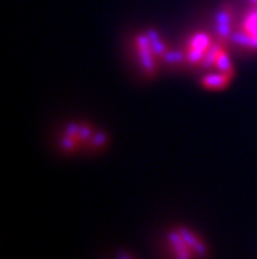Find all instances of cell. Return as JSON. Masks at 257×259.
Returning a JSON list of instances; mask_svg holds the SVG:
<instances>
[{
	"label": "cell",
	"mask_w": 257,
	"mask_h": 259,
	"mask_svg": "<svg viewBox=\"0 0 257 259\" xmlns=\"http://www.w3.org/2000/svg\"><path fill=\"white\" fill-rule=\"evenodd\" d=\"M135 48H137V53L139 56L140 67L143 69L147 75H153L157 72V57L153 54L147 33L138 34L135 38Z\"/></svg>",
	"instance_id": "obj_4"
},
{
	"label": "cell",
	"mask_w": 257,
	"mask_h": 259,
	"mask_svg": "<svg viewBox=\"0 0 257 259\" xmlns=\"http://www.w3.org/2000/svg\"><path fill=\"white\" fill-rule=\"evenodd\" d=\"M146 33L147 36H148V38H150L151 48H152V52L153 54H155V57H157L158 59H162V61H163V58L166 57L167 53L170 52V48L166 45V42L162 39V37H160V34L157 30L148 29Z\"/></svg>",
	"instance_id": "obj_7"
},
{
	"label": "cell",
	"mask_w": 257,
	"mask_h": 259,
	"mask_svg": "<svg viewBox=\"0 0 257 259\" xmlns=\"http://www.w3.org/2000/svg\"><path fill=\"white\" fill-rule=\"evenodd\" d=\"M234 78V74H228V72H219V74H210L201 79L202 87L208 90H223L226 89L231 79Z\"/></svg>",
	"instance_id": "obj_6"
},
{
	"label": "cell",
	"mask_w": 257,
	"mask_h": 259,
	"mask_svg": "<svg viewBox=\"0 0 257 259\" xmlns=\"http://www.w3.org/2000/svg\"><path fill=\"white\" fill-rule=\"evenodd\" d=\"M231 41L248 50H257V7L245 13L239 30L234 32Z\"/></svg>",
	"instance_id": "obj_3"
},
{
	"label": "cell",
	"mask_w": 257,
	"mask_h": 259,
	"mask_svg": "<svg viewBox=\"0 0 257 259\" xmlns=\"http://www.w3.org/2000/svg\"><path fill=\"white\" fill-rule=\"evenodd\" d=\"M234 8L228 4L222 6L221 11L217 15L215 19V33H217V38L221 42L228 45V42L232 38V23H234Z\"/></svg>",
	"instance_id": "obj_5"
},
{
	"label": "cell",
	"mask_w": 257,
	"mask_h": 259,
	"mask_svg": "<svg viewBox=\"0 0 257 259\" xmlns=\"http://www.w3.org/2000/svg\"><path fill=\"white\" fill-rule=\"evenodd\" d=\"M166 253L168 259H208V242L192 228L179 225L168 230L166 236Z\"/></svg>",
	"instance_id": "obj_1"
},
{
	"label": "cell",
	"mask_w": 257,
	"mask_h": 259,
	"mask_svg": "<svg viewBox=\"0 0 257 259\" xmlns=\"http://www.w3.org/2000/svg\"><path fill=\"white\" fill-rule=\"evenodd\" d=\"M214 42L215 41H213L212 36L209 33H193L192 36L188 38V42H186L185 49H184L186 62L193 66L201 65Z\"/></svg>",
	"instance_id": "obj_2"
},
{
	"label": "cell",
	"mask_w": 257,
	"mask_h": 259,
	"mask_svg": "<svg viewBox=\"0 0 257 259\" xmlns=\"http://www.w3.org/2000/svg\"><path fill=\"white\" fill-rule=\"evenodd\" d=\"M108 137L105 133H101V132H98V133H96V135L92 136L91 141H89V145H91L92 148H101V146H104L105 142H107Z\"/></svg>",
	"instance_id": "obj_8"
},
{
	"label": "cell",
	"mask_w": 257,
	"mask_h": 259,
	"mask_svg": "<svg viewBox=\"0 0 257 259\" xmlns=\"http://www.w3.org/2000/svg\"><path fill=\"white\" fill-rule=\"evenodd\" d=\"M116 259H138V258L135 255H133L131 253H129V251H120V253H117V255H116Z\"/></svg>",
	"instance_id": "obj_9"
}]
</instances>
